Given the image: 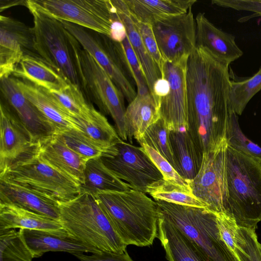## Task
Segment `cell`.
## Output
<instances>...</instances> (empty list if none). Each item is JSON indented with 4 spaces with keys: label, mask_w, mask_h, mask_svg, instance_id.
Returning <instances> with one entry per match:
<instances>
[{
    "label": "cell",
    "mask_w": 261,
    "mask_h": 261,
    "mask_svg": "<svg viewBox=\"0 0 261 261\" xmlns=\"http://www.w3.org/2000/svg\"><path fill=\"white\" fill-rule=\"evenodd\" d=\"M259 244L255 229L238 227L234 252L240 261H261Z\"/></svg>",
    "instance_id": "ab89813d"
},
{
    "label": "cell",
    "mask_w": 261,
    "mask_h": 261,
    "mask_svg": "<svg viewBox=\"0 0 261 261\" xmlns=\"http://www.w3.org/2000/svg\"><path fill=\"white\" fill-rule=\"evenodd\" d=\"M126 36V32L125 28L122 21L116 14L114 9V16L109 38L114 42H120L125 39Z\"/></svg>",
    "instance_id": "bcb514c9"
},
{
    "label": "cell",
    "mask_w": 261,
    "mask_h": 261,
    "mask_svg": "<svg viewBox=\"0 0 261 261\" xmlns=\"http://www.w3.org/2000/svg\"><path fill=\"white\" fill-rule=\"evenodd\" d=\"M147 193L152 197L155 201L206 208L205 205L198 199L191 190L164 179L149 186L147 189Z\"/></svg>",
    "instance_id": "1f68e13d"
},
{
    "label": "cell",
    "mask_w": 261,
    "mask_h": 261,
    "mask_svg": "<svg viewBox=\"0 0 261 261\" xmlns=\"http://www.w3.org/2000/svg\"><path fill=\"white\" fill-rule=\"evenodd\" d=\"M81 193L93 195L100 192H124L131 189L128 185L116 176L102 162L100 158L88 160L84 173Z\"/></svg>",
    "instance_id": "f546056e"
},
{
    "label": "cell",
    "mask_w": 261,
    "mask_h": 261,
    "mask_svg": "<svg viewBox=\"0 0 261 261\" xmlns=\"http://www.w3.org/2000/svg\"><path fill=\"white\" fill-rule=\"evenodd\" d=\"M134 18L144 44L161 74L165 61L159 49L152 25L150 24L140 22L134 17Z\"/></svg>",
    "instance_id": "b9f144b4"
},
{
    "label": "cell",
    "mask_w": 261,
    "mask_h": 261,
    "mask_svg": "<svg viewBox=\"0 0 261 261\" xmlns=\"http://www.w3.org/2000/svg\"><path fill=\"white\" fill-rule=\"evenodd\" d=\"M140 145L160 171L164 180L191 190L188 182L178 173L165 158L149 146L144 144Z\"/></svg>",
    "instance_id": "60d3db41"
},
{
    "label": "cell",
    "mask_w": 261,
    "mask_h": 261,
    "mask_svg": "<svg viewBox=\"0 0 261 261\" xmlns=\"http://www.w3.org/2000/svg\"><path fill=\"white\" fill-rule=\"evenodd\" d=\"M218 221L223 240L234 251V236L238 227L234 219L224 213H218Z\"/></svg>",
    "instance_id": "ee69618b"
},
{
    "label": "cell",
    "mask_w": 261,
    "mask_h": 261,
    "mask_svg": "<svg viewBox=\"0 0 261 261\" xmlns=\"http://www.w3.org/2000/svg\"><path fill=\"white\" fill-rule=\"evenodd\" d=\"M48 91H59L69 83L36 55H24L12 74Z\"/></svg>",
    "instance_id": "4316f807"
},
{
    "label": "cell",
    "mask_w": 261,
    "mask_h": 261,
    "mask_svg": "<svg viewBox=\"0 0 261 261\" xmlns=\"http://www.w3.org/2000/svg\"><path fill=\"white\" fill-rule=\"evenodd\" d=\"M0 169L32 150L36 145L10 107L1 102Z\"/></svg>",
    "instance_id": "e0dca14e"
},
{
    "label": "cell",
    "mask_w": 261,
    "mask_h": 261,
    "mask_svg": "<svg viewBox=\"0 0 261 261\" xmlns=\"http://www.w3.org/2000/svg\"><path fill=\"white\" fill-rule=\"evenodd\" d=\"M0 261H32L34 257L15 229L0 230Z\"/></svg>",
    "instance_id": "e575fe53"
},
{
    "label": "cell",
    "mask_w": 261,
    "mask_h": 261,
    "mask_svg": "<svg viewBox=\"0 0 261 261\" xmlns=\"http://www.w3.org/2000/svg\"><path fill=\"white\" fill-rule=\"evenodd\" d=\"M26 3L59 21L110 37L114 16L111 0H27Z\"/></svg>",
    "instance_id": "9c48e42d"
},
{
    "label": "cell",
    "mask_w": 261,
    "mask_h": 261,
    "mask_svg": "<svg viewBox=\"0 0 261 261\" xmlns=\"http://www.w3.org/2000/svg\"><path fill=\"white\" fill-rule=\"evenodd\" d=\"M224 213L239 227L255 229L261 221V164L226 144Z\"/></svg>",
    "instance_id": "3957f363"
},
{
    "label": "cell",
    "mask_w": 261,
    "mask_h": 261,
    "mask_svg": "<svg viewBox=\"0 0 261 261\" xmlns=\"http://www.w3.org/2000/svg\"><path fill=\"white\" fill-rule=\"evenodd\" d=\"M161 118L160 103L150 92L137 94L129 103L125 113V124L127 139L137 141L146 129Z\"/></svg>",
    "instance_id": "cb8c5ba5"
},
{
    "label": "cell",
    "mask_w": 261,
    "mask_h": 261,
    "mask_svg": "<svg viewBox=\"0 0 261 261\" xmlns=\"http://www.w3.org/2000/svg\"><path fill=\"white\" fill-rule=\"evenodd\" d=\"M261 90V66L258 71L247 78L231 80L229 106L231 111L241 115L253 97Z\"/></svg>",
    "instance_id": "d6a6232c"
},
{
    "label": "cell",
    "mask_w": 261,
    "mask_h": 261,
    "mask_svg": "<svg viewBox=\"0 0 261 261\" xmlns=\"http://www.w3.org/2000/svg\"><path fill=\"white\" fill-rule=\"evenodd\" d=\"M73 255L80 261H134L127 250L123 253L99 251L90 255L77 253Z\"/></svg>",
    "instance_id": "f6af8a7d"
},
{
    "label": "cell",
    "mask_w": 261,
    "mask_h": 261,
    "mask_svg": "<svg viewBox=\"0 0 261 261\" xmlns=\"http://www.w3.org/2000/svg\"><path fill=\"white\" fill-rule=\"evenodd\" d=\"M228 144L242 151L261 164V147L248 139L242 131L238 121V115L231 111L229 113L226 133Z\"/></svg>",
    "instance_id": "f35d334b"
},
{
    "label": "cell",
    "mask_w": 261,
    "mask_h": 261,
    "mask_svg": "<svg viewBox=\"0 0 261 261\" xmlns=\"http://www.w3.org/2000/svg\"><path fill=\"white\" fill-rule=\"evenodd\" d=\"M155 201L159 213L189 239L206 261H240L221 236L218 213L205 207Z\"/></svg>",
    "instance_id": "5b68a950"
},
{
    "label": "cell",
    "mask_w": 261,
    "mask_h": 261,
    "mask_svg": "<svg viewBox=\"0 0 261 261\" xmlns=\"http://www.w3.org/2000/svg\"><path fill=\"white\" fill-rule=\"evenodd\" d=\"M2 95L35 143L58 134L53 125L39 112L19 88L16 78L0 79Z\"/></svg>",
    "instance_id": "2e32d148"
},
{
    "label": "cell",
    "mask_w": 261,
    "mask_h": 261,
    "mask_svg": "<svg viewBox=\"0 0 261 261\" xmlns=\"http://www.w3.org/2000/svg\"><path fill=\"white\" fill-rule=\"evenodd\" d=\"M60 134L67 146L87 161L108 155L113 150L114 146L108 150L88 137L83 132L70 129Z\"/></svg>",
    "instance_id": "74e56055"
},
{
    "label": "cell",
    "mask_w": 261,
    "mask_h": 261,
    "mask_svg": "<svg viewBox=\"0 0 261 261\" xmlns=\"http://www.w3.org/2000/svg\"><path fill=\"white\" fill-rule=\"evenodd\" d=\"M59 221L69 234L101 251L123 253L126 247L113 228L95 196L81 193L75 199L58 202Z\"/></svg>",
    "instance_id": "277c9868"
},
{
    "label": "cell",
    "mask_w": 261,
    "mask_h": 261,
    "mask_svg": "<svg viewBox=\"0 0 261 261\" xmlns=\"http://www.w3.org/2000/svg\"><path fill=\"white\" fill-rule=\"evenodd\" d=\"M211 3L212 5L221 7L253 12L252 15L239 19L240 22L254 17L261 16V0H213Z\"/></svg>",
    "instance_id": "7bdbcfd3"
},
{
    "label": "cell",
    "mask_w": 261,
    "mask_h": 261,
    "mask_svg": "<svg viewBox=\"0 0 261 261\" xmlns=\"http://www.w3.org/2000/svg\"><path fill=\"white\" fill-rule=\"evenodd\" d=\"M157 238L168 261H206L189 239L159 212Z\"/></svg>",
    "instance_id": "484cf974"
},
{
    "label": "cell",
    "mask_w": 261,
    "mask_h": 261,
    "mask_svg": "<svg viewBox=\"0 0 261 261\" xmlns=\"http://www.w3.org/2000/svg\"><path fill=\"white\" fill-rule=\"evenodd\" d=\"M60 21L82 48L103 68L126 100L130 102L136 97L137 92L115 50L113 41L102 34L69 22Z\"/></svg>",
    "instance_id": "8fae6325"
},
{
    "label": "cell",
    "mask_w": 261,
    "mask_h": 261,
    "mask_svg": "<svg viewBox=\"0 0 261 261\" xmlns=\"http://www.w3.org/2000/svg\"><path fill=\"white\" fill-rule=\"evenodd\" d=\"M33 16L36 53L68 83L81 88L71 42V34L61 21L26 3Z\"/></svg>",
    "instance_id": "ba28073f"
},
{
    "label": "cell",
    "mask_w": 261,
    "mask_h": 261,
    "mask_svg": "<svg viewBox=\"0 0 261 261\" xmlns=\"http://www.w3.org/2000/svg\"><path fill=\"white\" fill-rule=\"evenodd\" d=\"M0 202L13 204L59 221L58 202L29 188L2 178Z\"/></svg>",
    "instance_id": "7402d4cb"
},
{
    "label": "cell",
    "mask_w": 261,
    "mask_h": 261,
    "mask_svg": "<svg viewBox=\"0 0 261 261\" xmlns=\"http://www.w3.org/2000/svg\"><path fill=\"white\" fill-rule=\"evenodd\" d=\"M188 58L165 61L161 72L162 77L168 83V90L160 100V115L170 131L188 128L186 78Z\"/></svg>",
    "instance_id": "5bb4252c"
},
{
    "label": "cell",
    "mask_w": 261,
    "mask_h": 261,
    "mask_svg": "<svg viewBox=\"0 0 261 261\" xmlns=\"http://www.w3.org/2000/svg\"><path fill=\"white\" fill-rule=\"evenodd\" d=\"M100 158L109 169L134 190L147 193L149 186L164 179L141 147L123 140L115 145L110 154Z\"/></svg>",
    "instance_id": "30bf717a"
},
{
    "label": "cell",
    "mask_w": 261,
    "mask_h": 261,
    "mask_svg": "<svg viewBox=\"0 0 261 261\" xmlns=\"http://www.w3.org/2000/svg\"><path fill=\"white\" fill-rule=\"evenodd\" d=\"M0 178L29 188L57 202L71 201L81 193L80 186L76 181L41 159L37 144L32 150L0 169Z\"/></svg>",
    "instance_id": "8992f818"
},
{
    "label": "cell",
    "mask_w": 261,
    "mask_h": 261,
    "mask_svg": "<svg viewBox=\"0 0 261 261\" xmlns=\"http://www.w3.org/2000/svg\"><path fill=\"white\" fill-rule=\"evenodd\" d=\"M229 65L202 46H196L188 58V131L203 153L226 143L231 112Z\"/></svg>",
    "instance_id": "6da1fadb"
},
{
    "label": "cell",
    "mask_w": 261,
    "mask_h": 261,
    "mask_svg": "<svg viewBox=\"0 0 261 261\" xmlns=\"http://www.w3.org/2000/svg\"><path fill=\"white\" fill-rule=\"evenodd\" d=\"M16 80L23 95L53 125L58 134L70 129L81 132L75 119L64 111L46 90L30 82Z\"/></svg>",
    "instance_id": "44dd1931"
},
{
    "label": "cell",
    "mask_w": 261,
    "mask_h": 261,
    "mask_svg": "<svg viewBox=\"0 0 261 261\" xmlns=\"http://www.w3.org/2000/svg\"><path fill=\"white\" fill-rule=\"evenodd\" d=\"M113 44L115 50L125 70L135 82L137 88V94L144 95L149 92L140 63L127 35L122 41L120 42L113 41Z\"/></svg>",
    "instance_id": "8d00e7d4"
},
{
    "label": "cell",
    "mask_w": 261,
    "mask_h": 261,
    "mask_svg": "<svg viewBox=\"0 0 261 261\" xmlns=\"http://www.w3.org/2000/svg\"><path fill=\"white\" fill-rule=\"evenodd\" d=\"M62 227L59 221L13 204L0 202V230L19 228L55 231Z\"/></svg>",
    "instance_id": "f1b7e54d"
},
{
    "label": "cell",
    "mask_w": 261,
    "mask_h": 261,
    "mask_svg": "<svg viewBox=\"0 0 261 261\" xmlns=\"http://www.w3.org/2000/svg\"><path fill=\"white\" fill-rule=\"evenodd\" d=\"M165 61L189 57L196 47V23L192 8L186 13L159 19L151 24Z\"/></svg>",
    "instance_id": "7c38bea8"
},
{
    "label": "cell",
    "mask_w": 261,
    "mask_h": 261,
    "mask_svg": "<svg viewBox=\"0 0 261 261\" xmlns=\"http://www.w3.org/2000/svg\"><path fill=\"white\" fill-rule=\"evenodd\" d=\"M75 119L82 132L106 149H111L122 140L104 115L93 106L84 117Z\"/></svg>",
    "instance_id": "4dcf8cb0"
},
{
    "label": "cell",
    "mask_w": 261,
    "mask_h": 261,
    "mask_svg": "<svg viewBox=\"0 0 261 261\" xmlns=\"http://www.w3.org/2000/svg\"><path fill=\"white\" fill-rule=\"evenodd\" d=\"M259 249H260V251L261 252V244L260 243L259 244Z\"/></svg>",
    "instance_id": "7dc6e473"
},
{
    "label": "cell",
    "mask_w": 261,
    "mask_h": 261,
    "mask_svg": "<svg viewBox=\"0 0 261 261\" xmlns=\"http://www.w3.org/2000/svg\"><path fill=\"white\" fill-rule=\"evenodd\" d=\"M37 152L47 164L80 186L83 184L87 161L69 148L61 134H56L39 141Z\"/></svg>",
    "instance_id": "ac0fdd59"
},
{
    "label": "cell",
    "mask_w": 261,
    "mask_h": 261,
    "mask_svg": "<svg viewBox=\"0 0 261 261\" xmlns=\"http://www.w3.org/2000/svg\"><path fill=\"white\" fill-rule=\"evenodd\" d=\"M126 246H151L158 238L159 207L145 193L130 189L94 195Z\"/></svg>",
    "instance_id": "7a4b0ae2"
},
{
    "label": "cell",
    "mask_w": 261,
    "mask_h": 261,
    "mask_svg": "<svg viewBox=\"0 0 261 261\" xmlns=\"http://www.w3.org/2000/svg\"><path fill=\"white\" fill-rule=\"evenodd\" d=\"M70 38L84 94L98 107L102 114L111 115L119 136L126 141L124 95L96 60L71 34Z\"/></svg>",
    "instance_id": "52a82bcc"
},
{
    "label": "cell",
    "mask_w": 261,
    "mask_h": 261,
    "mask_svg": "<svg viewBox=\"0 0 261 261\" xmlns=\"http://www.w3.org/2000/svg\"><path fill=\"white\" fill-rule=\"evenodd\" d=\"M24 55H36L32 28L0 16V79L11 76Z\"/></svg>",
    "instance_id": "9a60e30c"
},
{
    "label": "cell",
    "mask_w": 261,
    "mask_h": 261,
    "mask_svg": "<svg viewBox=\"0 0 261 261\" xmlns=\"http://www.w3.org/2000/svg\"><path fill=\"white\" fill-rule=\"evenodd\" d=\"M169 133L170 130L165 121L160 118L146 129L138 142L140 145L146 144L158 152L171 164L176 170Z\"/></svg>",
    "instance_id": "d590c367"
},
{
    "label": "cell",
    "mask_w": 261,
    "mask_h": 261,
    "mask_svg": "<svg viewBox=\"0 0 261 261\" xmlns=\"http://www.w3.org/2000/svg\"><path fill=\"white\" fill-rule=\"evenodd\" d=\"M169 138L176 171L187 182L192 180L201 167L203 153L186 129L170 130Z\"/></svg>",
    "instance_id": "d4e9b609"
},
{
    "label": "cell",
    "mask_w": 261,
    "mask_h": 261,
    "mask_svg": "<svg viewBox=\"0 0 261 261\" xmlns=\"http://www.w3.org/2000/svg\"><path fill=\"white\" fill-rule=\"evenodd\" d=\"M19 230L34 258L40 257L48 251H63L73 255L101 251L80 241L63 227L55 231L28 229Z\"/></svg>",
    "instance_id": "d6986e66"
},
{
    "label": "cell",
    "mask_w": 261,
    "mask_h": 261,
    "mask_svg": "<svg viewBox=\"0 0 261 261\" xmlns=\"http://www.w3.org/2000/svg\"><path fill=\"white\" fill-rule=\"evenodd\" d=\"M133 17L151 24L155 21L186 13L196 0H124Z\"/></svg>",
    "instance_id": "83f0119b"
},
{
    "label": "cell",
    "mask_w": 261,
    "mask_h": 261,
    "mask_svg": "<svg viewBox=\"0 0 261 261\" xmlns=\"http://www.w3.org/2000/svg\"><path fill=\"white\" fill-rule=\"evenodd\" d=\"M226 144L227 141L220 147L203 153L198 173L188 181L192 193L206 208L216 213H224L226 201L224 157Z\"/></svg>",
    "instance_id": "4fadbf2b"
},
{
    "label": "cell",
    "mask_w": 261,
    "mask_h": 261,
    "mask_svg": "<svg viewBox=\"0 0 261 261\" xmlns=\"http://www.w3.org/2000/svg\"><path fill=\"white\" fill-rule=\"evenodd\" d=\"M114 11L123 23L130 44L139 61L149 92L153 95L156 82L162 77L160 70L146 49L134 18L124 0H111Z\"/></svg>",
    "instance_id": "603a6c76"
},
{
    "label": "cell",
    "mask_w": 261,
    "mask_h": 261,
    "mask_svg": "<svg viewBox=\"0 0 261 261\" xmlns=\"http://www.w3.org/2000/svg\"><path fill=\"white\" fill-rule=\"evenodd\" d=\"M47 91L61 108L74 118L84 117L93 106L86 99L82 89L70 83L59 91Z\"/></svg>",
    "instance_id": "836d02e7"
},
{
    "label": "cell",
    "mask_w": 261,
    "mask_h": 261,
    "mask_svg": "<svg viewBox=\"0 0 261 261\" xmlns=\"http://www.w3.org/2000/svg\"><path fill=\"white\" fill-rule=\"evenodd\" d=\"M196 46L208 49L221 61L230 64L243 55L235 37L217 28L205 16L199 13L195 17Z\"/></svg>",
    "instance_id": "ffe728a7"
}]
</instances>
